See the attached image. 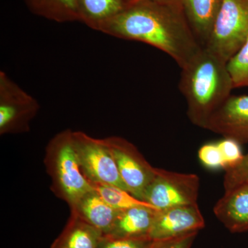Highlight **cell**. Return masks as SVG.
Returning a JSON list of instances; mask_svg holds the SVG:
<instances>
[{
    "instance_id": "obj_1",
    "label": "cell",
    "mask_w": 248,
    "mask_h": 248,
    "mask_svg": "<svg viewBox=\"0 0 248 248\" xmlns=\"http://www.w3.org/2000/svg\"><path fill=\"white\" fill-rule=\"evenodd\" d=\"M98 31L151 45L170 56L181 68L203 47L179 0H138L103 24Z\"/></svg>"
},
{
    "instance_id": "obj_2",
    "label": "cell",
    "mask_w": 248,
    "mask_h": 248,
    "mask_svg": "<svg viewBox=\"0 0 248 248\" xmlns=\"http://www.w3.org/2000/svg\"><path fill=\"white\" fill-rule=\"evenodd\" d=\"M234 89L227 62L204 47L182 68L179 90L187 102V117L200 128H206Z\"/></svg>"
},
{
    "instance_id": "obj_3",
    "label": "cell",
    "mask_w": 248,
    "mask_h": 248,
    "mask_svg": "<svg viewBox=\"0 0 248 248\" xmlns=\"http://www.w3.org/2000/svg\"><path fill=\"white\" fill-rule=\"evenodd\" d=\"M45 164L51 179L52 191L69 207L93 190L81 170L73 146L71 130L57 134L48 142Z\"/></svg>"
},
{
    "instance_id": "obj_4",
    "label": "cell",
    "mask_w": 248,
    "mask_h": 248,
    "mask_svg": "<svg viewBox=\"0 0 248 248\" xmlns=\"http://www.w3.org/2000/svg\"><path fill=\"white\" fill-rule=\"evenodd\" d=\"M248 38V0H223L204 48L228 62Z\"/></svg>"
},
{
    "instance_id": "obj_5",
    "label": "cell",
    "mask_w": 248,
    "mask_h": 248,
    "mask_svg": "<svg viewBox=\"0 0 248 248\" xmlns=\"http://www.w3.org/2000/svg\"><path fill=\"white\" fill-rule=\"evenodd\" d=\"M73 140L81 170L91 184H110L127 190L105 139L73 131Z\"/></svg>"
},
{
    "instance_id": "obj_6",
    "label": "cell",
    "mask_w": 248,
    "mask_h": 248,
    "mask_svg": "<svg viewBox=\"0 0 248 248\" xmlns=\"http://www.w3.org/2000/svg\"><path fill=\"white\" fill-rule=\"evenodd\" d=\"M200 177L187 174L155 169V177L143 195V201L157 210L197 204Z\"/></svg>"
},
{
    "instance_id": "obj_7",
    "label": "cell",
    "mask_w": 248,
    "mask_h": 248,
    "mask_svg": "<svg viewBox=\"0 0 248 248\" xmlns=\"http://www.w3.org/2000/svg\"><path fill=\"white\" fill-rule=\"evenodd\" d=\"M40 108L35 98L0 72V135L29 132Z\"/></svg>"
},
{
    "instance_id": "obj_8",
    "label": "cell",
    "mask_w": 248,
    "mask_h": 248,
    "mask_svg": "<svg viewBox=\"0 0 248 248\" xmlns=\"http://www.w3.org/2000/svg\"><path fill=\"white\" fill-rule=\"evenodd\" d=\"M127 190L143 201L146 189L155 177V169L138 148L120 137L105 138Z\"/></svg>"
},
{
    "instance_id": "obj_9",
    "label": "cell",
    "mask_w": 248,
    "mask_h": 248,
    "mask_svg": "<svg viewBox=\"0 0 248 248\" xmlns=\"http://www.w3.org/2000/svg\"><path fill=\"white\" fill-rule=\"evenodd\" d=\"M205 227V220L198 204L179 205L158 210L153 222L150 239H173L198 233Z\"/></svg>"
},
{
    "instance_id": "obj_10",
    "label": "cell",
    "mask_w": 248,
    "mask_h": 248,
    "mask_svg": "<svg viewBox=\"0 0 248 248\" xmlns=\"http://www.w3.org/2000/svg\"><path fill=\"white\" fill-rule=\"evenodd\" d=\"M206 130L248 143V95H231L212 116Z\"/></svg>"
},
{
    "instance_id": "obj_11",
    "label": "cell",
    "mask_w": 248,
    "mask_h": 248,
    "mask_svg": "<svg viewBox=\"0 0 248 248\" xmlns=\"http://www.w3.org/2000/svg\"><path fill=\"white\" fill-rule=\"evenodd\" d=\"M213 212L231 232L248 231V182L225 192L215 204Z\"/></svg>"
},
{
    "instance_id": "obj_12",
    "label": "cell",
    "mask_w": 248,
    "mask_h": 248,
    "mask_svg": "<svg viewBox=\"0 0 248 248\" xmlns=\"http://www.w3.org/2000/svg\"><path fill=\"white\" fill-rule=\"evenodd\" d=\"M158 210L143 205L120 210L110 231L104 235L117 239H150Z\"/></svg>"
},
{
    "instance_id": "obj_13",
    "label": "cell",
    "mask_w": 248,
    "mask_h": 248,
    "mask_svg": "<svg viewBox=\"0 0 248 248\" xmlns=\"http://www.w3.org/2000/svg\"><path fill=\"white\" fill-rule=\"evenodd\" d=\"M71 213L107 234L120 210L112 208L93 189L70 207Z\"/></svg>"
},
{
    "instance_id": "obj_14",
    "label": "cell",
    "mask_w": 248,
    "mask_h": 248,
    "mask_svg": "<svg viewBox=\"0 0 248 248\" xmlns=\"http://www.w3.org/2000/svg\"><path fill=\"white\" fill-rule=\"evenodd\" d=\"M223 0H179L187 22L199 42L208 41Z\"/></svg>"
},
{
    "instance_id": "obj_15",
    "label": "cell",
    "mask_w": 248,
    "mask_h": 248,
    "mask_svg": "<svg viewBox=\"0 0 248 248\" xmlns=\"http://www.w3.org/2000/svg\"><path fill=\"white\" fill-rule=\"evenodd\" d=\"M79 22L99 31L109 19L120 14L135 0H77Z\"/></svg>"
},
{
    "instance_id": "obj_16",
    "label": "cell",
    "mask_w": 248,
    "mask_h": 248,
    "mask_svg": "<svg viewBox=\"0 0 248 248\" xmlns=\"http://www.w3.org/2000/svg\"><path fill=\"white\" fill-rule=\"evenodd\" d=\"M103 235L97 228L71 213L64 229L51 246L58 248H97Z\"/></svg>"
},
{
    "instance_id": "obj_17",
    "label": "cell",
    "mask_w": 248,
    "mask_h": 248,
    "mask_svg": "<svg viewBox=\"0 0 248 248\" xmlns=\"http://www.w3.org/2000/svg\"><path fill=\"white\" fill-rule=\"evenodd\" d=\"M31 12L54 22H79L77 0H24Z\"/></svg>"
},
{
    "instance_id": "obj_18",
    "label": "cell",
    "mask_w": 248,
    "mask_h": 248,
    "mask_svg": "<svg viewBox=\"0 0 248 248\" xmlns=\"http://www.w3.org/2000/svg\"><path fill=\"white\" fill-rule=\"evenodd\" d=\"M91 184L103 200L115 210H124L142 205L155 208L151 204L139 200L128 191L117 186L104 184Z\"/></svg>"
},
{
    "instance_id": "obj_19",
    "label": "cell",
    "mask_w": 248,
    "mask_h": 248,
    "mask_svg": "<svg viewBox=\"0 0 248 248\" xmlns=\"http://www.w3.org/2000/svg\"><path fill=\"white\" fill-rule=\"evenodd\" d=\"M228 71L236 88H248V38L239 50L227 62Z\"/></svg>"
},
{
    "instance_id": "obj_20",
    "label": "cell",
    "mask_w": 248,
    "mask_h": 248,
    "mask_svg": "<svg viewBox=\"0 0 248 248\" xmlns=\"http://www.w3.org/2000/svg\"><path fill=\"white\" fill-rule=\"evenodd\" d=\"M217 144L221 151L225 170L236 167L244 159L241 144L234 139L224 138L217 142Z\"/></svg>"
},
{
    "instance_id": "obj_21",
    "label": "cell",
    "mask_w": 248,
    "mask_h": 248,
    "mask_svg": "<svg viewBox=\"0 0 248 248\" xmlns=\"http://www.w3.org/2000/svg\"><path fill=\"white\" fill-rule=\"evenodd\" d=\"M248 182V153L239 165L227 170L223 179L225 192L232 190L241 184Z\"/></svg>"
},
{
    "instance_id": "obj_22",
    "label": "cell",
    "mask_w": 248,
    "mask_h": 248,
    "mask_svg": "<svg viewBox=\"0 0 248 248\" xmlns=\"http://www.w3.org/2000/svg\"><path fill=\"white\" fill-rule=\"evenodd\" d=\"M198 156L201 163L207 169H223V158L217 143L203 145L198 152Z\"/></svg>"
},
{
    "instance_id": "obj_23",
    "label": "cell",
    "mask_w": 248,
    "mask_h": 248,
    "mask_svg": "<svg viewBox=\"0 0 248 248\" xmlns=\"http://www.w3.org/2000/svg\"><path fill=\"white\" fill-rule=\"evenodd\" d=\"M152 241L150 239H117L103 235L97 248H147Z\"/></svg>"
},
{
    "instance_id": "obj_24",
    "label": "cell",
    "mask_w": 248,
    "mask_h": 248,
    "mask_svg": "<svg viewBox=\"0 0 248 248\" xmlns=\"http://www.w3.org/2000/svg\"><path fill=\"white\" fill-rule=\"evenodd\" d=\"M198 233L173 238V239L152 241L147 248H191Z\"/></svg>"
},
{
    "instance_id": "obj_25",
    "label": "cell",
    "mask_w": 248,
    "mask_h": 248,
    "mask_svg": "<svg viewBox=\"0 0 248 248\" xmlns=\"http://www.w3.org/2000/svg\"><path fill=\"white\" fill-rule=\"evenodd\" d=\"M50 248H58L54 247V246H50Z\"/></svg>"
},
{
    "instance_id": "obj_26",
    "label": "cell",
    "mask_w": 248,
    "mask_h": 248,
    "mask_svg": "<svg viewBox=\"0 0 248 248\" xmlns=\"http://www.w3.org/2000/svg\"><path fill=\"white\" fill-rule=\"evenodd\" d=\"M137 1H138V0H135V2H136Z\"/></svg>"
}]
</instances>
